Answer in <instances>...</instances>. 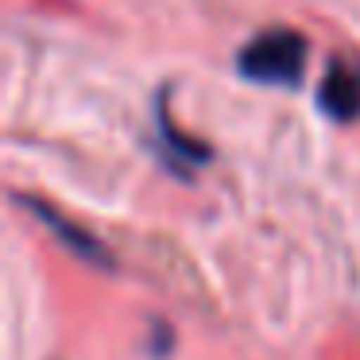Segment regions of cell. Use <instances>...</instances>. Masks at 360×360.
<instances>
[{
    "mask_svg": "<svg viewBox=\"0 0 360 360\" xmlns=\"http://www.w3.org/2000/svg\"><path fill=\"white\" fill-rule=\"evenodd\" d=\"M155 140H159V151H163L167 167H174L179 174L205 167L213 155L205 143H198V140H190V136L179 132V124H174L171 112H167V89L155 97Z\"/></svg>",
    "mask_w": 360,
    "mask_h": 360,
    "instance_id": "4",
    "label": "cell"
},
{
    "mask_svg": "<svg viewBox=\"0 0 360 360\" xmlns=\"http://www.w3.org/2000/svg\"><path fill=\"white\" fill-rule=\"evenodd\" d=\"M318 109L337 124H352L360 120V66L333 58L329 70L318 82Z\"/></svg>",
    "mask_w": 360,
    "mask_h": 360,
    "instance_id": "3",
    "label": "cell"
},
{
    "mask_svg": "<svg viewBox=\"0 0 360 360\" xmlns=\"http://www.w3.org/2000/svg\"><path fill=\"white\" fill-rule=\"evenodd\" d=\"M16 198V205H24L32 217H39V225L47 229L51 236H55L58 244H66V252H74L78 259H86V264L101 267V271H112V252L105 248L101 240H97L94 233H86V229L78 225V221L63 217V213L55 210V205L39 202V198H27V194H12Z\"/></svg>",
    "mask_w": 360,
    "mask_h": 360,
    "instance_id": "2",
    "label": "cell"
},
{
    "mask_svg": "<svg viewBox=\"0 0 360 360\" xmlns=\"http://www.w3.org/2000/svg\"><path fill=\"white\" fill-rule=\"evenodd\" d=\"M306 58L310 43L295 27H267L256 39H248L236 55L240 78L256 86H275V89H298L306 78Z\"/></svg>",
    "mask_w": 360,
    "mask_h": 360,
    "instance_id": "1",
    "label": "cell"
}]
</instances>
